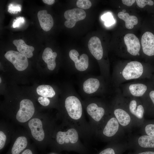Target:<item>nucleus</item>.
<instances>
[{
  "label": "nucleus",
  "mask_w": 154,
  "mask_h": 154,
  "mask_svg": "<svg viewBox=\"0 0 154 154\" xmlns=\"http://www.w3.org/2000/svg\"><path fill=\"white\" fill-rule=\"evenodd\" d=\"M152 70H145L142 64L136 61L127 63L122 69L117 70L118 82L142 77L151 78Z\"/></svg>",
  "instance_id": "nucleus-1"
},
{
  "label": "nucleus",
  "mask_w": 154,
  "mask_h": 154,
  "mask_svg": "<svg viewBox=\"0 0 154 154\" xmlns=\"http://www.w3.org/2000/svg\"><path fill=\"white\" fill-rule=\"evenodd\" d=\"M112 114L116 117L125 132L129 134L135 127L133 118L127 110L122 97L116 100Z\"/></svg>",
  "instance_id": "nucleus-2"
},
{
  "label": "nucleus",
  "mask_w": 154,
  "mask_h": 154,
  "mask_svg": "<svg viewBox=\"0 0 154 154\" xmlns=\"http://www.w3.org/2000/svg\"><path fill=\"white\" fill-rule=\"evenodd\" d=\"M101 127V135L106 139L113 141L124 140L126 133L112 114L107 117Z\"/></svg>",
  "instance_id": "nucleus-3"
},
{
  "label": "nucleus",
  "mask_w": 154,
  "mask_h": 154,
  "mask_svg": "<svg viewBox=\"0 0 154 154\" xmlns=\"http://www.w3.org/2000/svg\"><path fill=\"white\" fill-rule=\"evenodd\" d=\"M124 103L132 117L135 127H140L145 120V109L140 98L122 97Z\"/></svg>",
  "instance_id": "nucleus-4"
},
{
  "label": "nucleus",
  "mask_w": 154,
  "mask_h": 154,
  "mask_svg": "<svg viewBox=\"0 0 154 154\" xmlns=\"http://www.w3.org/2000/svg\"><path fill=\"white\" fill-rule=\"evenodd\" d=\"M129 149L133 151L154 150V136L141 135L129 137Z\"/></svg>",
  "instance_id": "nucleus-5"
},
{
  "label": "nucleus",
  "mask_w": 154,
  "mask_h": 154,
  "mask_svg": "<svg viewBox=\"0 0 154 154\" xmlns=\"http://www.w3.org/2000/svg\"><path fill=\"white\" fill-rule=\"evenodd\" d=\"M65 106L70 117L72 119L78 120L81 117L82 107L79 100L74 96H70L66 99Z\"/></svg>",
  "instance_id": "nucleus-6"
},
{
  "label": "nucleus",
  "mask_w": 154,
  "mask_h": 154,
  "mask_svg": "<svg viewBox=\"0 0 154 154\" xmlns=\"http://www.w3.org/2000/svg\"><path fill=\"white\" fill-rule=\"evenodd\" d=\"M35 111L33 102L29 99H23L20 102V108L17 113L16 119L20 122H26L31 118Z\"/></svg>",
  "instance_id": "nucleus-7"
},
{
  "label": "nucleus",
  "mask_w": 154,
  "mask_h": 154,
  "mask_svg": "<svg viewBox=\"0 0 154 154\" xmlns=\"http://www.w3.org/2000/svg\"><path fill=\"white\" fill-rule=\"evenodd\" d=\"M4 56L19 71L24 70L28 66L29 63L27 57L19 52L9 50L6 53Z\"/></svg>",
  "instance_id": "nucleus-8"
},
{
  "label": "nucleus",
  "mask_w": 154,
  "mask_h": 154,
  "mask_svg": "<svg viewBox=\"0 0 154 154\" xmlns=\"http://www.w3.org/2000/svg\"><path fill=\"white\" fill-rule=\"evenodd\" d=\"M64 16L66 19L64 23L65 26L71 28L75 26L77 22L84 19L86 17V15L83 9L74 8L65 11Z\"/></svg>",
  "instance_id": "nucleus-9"
},
{
  "label": "nucleus",
  "mask_w": 154,
  "mask_h": 154,
  "mask_svg": "<svg viewBox=\"0 0 154 154\" xmlns=\"http://www.w3.org/2000/svg\"><path fill=\"white\" fill-rule=\"evenodd\" d=\"M88 114L96 122L101 126L108 116H106V111L104 108L99 106L94 103L88 105L86 108Z\"/></svg>",
  "instance_id": "nucleus-10"
},
{
  "label": "nucleus",
  "mask_w": 154,
  "mask_h": 154,
  "mask_svg": "<svg viewBox=\"0 0 154 154\" xmlns=\"http://www.w3.org/2000/svg\"><path fill=\"white\" fill-rule=\"evenodd\" d=\"M78 135L76 130L73 128L69 129L66 131H59L56 135V140L58 143L63 144L64 143L74 144L78 139Z\"/></svg>",
  "instance_id": "nucleus-11"
},
{
  "label": "nucleus",
  "mask_w": 154,
  "mask_h": 154,
  "mask_svg": "<svg viewBox=\"0 0 154 154\" xmlns=\"http://www.w3.org/2000/svg\"><path fill=\"white\" fill-rule=\"evenodd\" d=\"M129 149L127 140L113 141L112 143L98 154H122Z\"/></svg>",
  "instance_id": "nucleus-12"
},
{
  "label": "nucleus",
  "mask_w": 154,
  "mask_h": 154,
  "mask_svg": "<svg viewBox=\"0 0 154 154\" xmlns=\"http://www.w3.org/2000/svg\"><path fill=\"white\" fill-rule=\"evenodd\" d=\"M69 56L70 58L75 63L76 68L78 71H84L86 70L88 66V57L85 54H82L78 59L79 54L75 49L71 50L69 52Z\"/></svg>",
  "instance_id": "nucleus-13"
},
{
  "label": "nucleus",
  "mask_w": 154,
  "mask_h": 154,
  "mask_svg": "<svg viewBox=\"0 0 154 154\" xmlns=\"http://www.w3.org/2000/svg\"><path fill=\"white\" fill-rule=\"evenodd\" d=\"M124 40L127 48V50L131 55H137L140 49V45L138 38L134 34L128 33L124 36Z\"/></svg>",
  "instance_id": "nucleus-14"
},
{
  "label": "nucleus",
  "mask_w": 154,
  "mask_h": 154,
  "mask_svg": "<svg viewBox=\"0 0 154 154\" xmlns=\"http://www.w3.org/2000/svg\"><path fill=\"white\" fill-rule=\"evenodd\" d=\"M145 109V114L154 117V89L151 87L145 95L140 98Z\"/></svg>",
  "instance_id": "nucleus-15"
},
{
  "label": "nucleus",
  "mask_w": 154,
  "mask_h": 154,
  "mask_svg": "<svg viewBox=\"0 0 154 154\" xmlns=\"http://www.w3.org/2000/svg\"><path fill=\"white\" fill-rule=\"evenodd\" d=\"M141 43L143 52L149 56L154 55V35L147 31L142 36Z\"/></svg>",
  "instance_id": "nucleus-16"
},
{
  "label": "nucleus",
  "mask_w": 154,
  "mask_h": 154,
  "mask_svg": "<svg viewBox=\"0 0 154 154\" xmlns=\"http://www.w3.org/2000/svg\"><path fill=\"white\" fill-rule=\"evenodd\" d=\"M151 87L142 83H135L129 84L128 86V97L141 98L146 93Z\"/></svg>",
  "instance_id": "nucleus-17"
},
{
  "label": "nucleus",
  "mask_w": 154,
  "mask_h": 154,
  "mask_svg": "<svg viewBox=\"0 0 154 154\" xmlns=\"http://www.w3.org/2000/svg\"><path fill=\"white\" fill-rule=\"evenodd\" d=\"M28 125L32 135L35 139L41 141L44 139V133L42 121L39 119L34 118L31 119L29 122Z\"/></svg>",
  "instance_id": "nucleus-18"
},
{
  "label": "nucleus",
  "mask_w": 154,
  "mask_h": 154,
  "mask_svg": "<svg viewBox=\"0 0 154 154\" xmlns=\"http://www.w3.org/2000/svg\"><path fill=\"white\" fill-rule=\"evenodd\" d=\"M89 49L94 58L97 60L102 59L103 51L100 39L96 37L91 38L88 44Z\"/></svg>",
  "instance_id": "nucleus-19"
},
{
  "label": "nucleus",
  "mask_w": 154,
  "mask_h": 154,
  "mask_svg": "<svg viewBox=\"0 0 154 154\" xmlns=\"http://www.w3.org/2000/svg\"><path fill=\"white\" fill-rule=\"evenodd\" d=\"M40 25L42 29L45 31H50L54 24V21L51 15L47 13L45 10L39 11L37 13Z\"/></svg>",
  "instance_id": "nucleus-20"
},
{
  "label": "nucleus",
  "mask_w": 154,
  "mask_h": 154,
  "mask_svg": "<svg viewBox=\"0 0 154 154\" xmlns=\"http://www.w3.org/2000/svg\"><path fill=\"white\" fill-rule=\"evenodd\" d=\"M57 56L56 52H53L51 48L49 47L46 48L43 52L42 58L44 61L47 64L49 70H53L56 66L55 60Z\"/></svg>",
  "instance_id": "nucleus-21"
},
{
  "label": "nucleus",
  "mask_w": 154,
  "mask_h": 154,
  "mask_svg": "<svg viewBox=\"0 0 154 154\" xmlns=\"http://www.w3.org/2000/svg\"><path fill=\"white\" fill-rule=\"evenodd\" d=\"M13 43L16 47L19 52L25 55L27 58H31L33 56V52L34 50V47L27 45L23 40L22 39L15 40L13 41Z\"/></svg>",
  "instance_id": "nucleus-22"
},
{
  "label": "nucleus",
  "mask_w": 154,
  "mask_h": 154,
  "mask_svg": "<svg viewBox=\"0 0 154 154\" xmlns=\"http://www.w3.org/2000/svg\"><path fill=\"white\" fill-rule=\"evenodd\" d=\"M100 85V82L98 79L90 78L86 80L84 82L83 90L87 94H92L98 90Z\"/></svg>",
  "instance_id": "nucleus-23"
},
{
  "label": "nucleus",
  "mask_w": 154,
  "mask_h": 154,
  "mask_svg": "<svg viewBox=\"0 0 154 154\" xmlns=\"http://www.w3.org/2000/svg\"><path fill=\"white\" fill-rule=\"evenodd\" d=\"M118 17L125 22L126 27L129 29H133L134 25H137L138 21L137 18L134 15H130L128 13H124L122 11L119 12Z\"/></svg>",
  "instance_id": "nucleus-24"
},
{
  "label": "nucleus",
  "mask_w": 154,
  "mask_h": 154,
  "mask_svg": "<svg viewBox=\"0 0 154 154\" xmlns=\"http://www.w3.org/2000/svg\"><path fill=\"white\" fill-rule=\"evenodd\" d=\"M140 128L141 134L154 136V119L145 120Z\"/></svg>",
  "instance_id": "nucleus-25"
},
{
  "label": "nucleus",
  "mask_w": 154,
  "mask_h": 154,
  "mask_svg": "<svg viewBox=\"0 0 154 154\" xmlns=\"http://www.w3.org/2000/svg\"><path fill=\"white\" fill-rule=\"evenodd\" d=\"M27 144V139L23 136L18 137L13 146L11 152L12 154H19L26 147Z\"/></svg>",
  "instance_id": "nucleus-26"
},
{
  "label": "nucleus",
  "mask_w": 154,
  "mask_h": 154,
  "mask_svg": "<svg viewBox=\"0 0 154 154\" xmlns=\"http://www.w3.org/2000/svg\"><path fill=\"white\" fill-rule=\"evenodd\" d=\"M37 94L42 96L52 98L55 94V92L52 88L50 86L42 85L38 86L36 89Z\"/></svg>",
  "instance_id": "nucleus-27"
},
{
  "label": "nucleus",
  "mask_w": 154,
  "mask_h": 154,
  "mask_svg": "<svg viewBox=\"0 0 154 154\" xmlns=\"http://www.w3.org/2000/svg\"><path fill=\"white\" fill-rule=\"evenodd\" d=\"M76 5L79 8L86 9L90 8L92 3L89 0H78L76 2Z\"/></svg>",
  "instance_id": "nucleus-28"
},
{
  "label": "nucleus",
  "mask_w": 154,
  "mask_h": 154,
  "mask_svg": "<svg viewBox=\"0 0 154 154\" xmlns=\"http://www.w3.org/2000/svg\"><path fill=\"white\" fill-rule=\"evenodd\" d=\"M137 5L141 8L144 7L146 5L152 6L154 4L153 2L151 0H135Z\"/></svg>",
  "instance_id": "nucleus-29"
},
{
  "label": "nucleus",
  "mask_w": 154,
  "mask_h": 154,
  "mask_svg": "<svg viewBox=\"0 0 154 154\" xmlns=\"http://www.w3.org/2000/svg\"><path fill=\"white\" fill-rule=\"evenodd\" d=\"M38 100L40 104L44 106H48L50 103V100L48 98L42 96L38 97Z\"/></svg>",
  "instance_id": "nucleus-30"
},
{
  "label": "nucleus",
  "mask_w": 154,
  "mask_h": 154,
  "mask_svg": "<svg viewBox=\"0 0 154 154\" xmlns=\"http://www.w3.org/2000/svg\"><path fill=\"white\" fill-rule=\"evenodd\" d=\"M6 139V137L5 133L2 131H0V149L4 147Z\"/></svg>",
  "instance_id": "nucleus-31"
},
{
  "label": "nucleus",
  "mask_w": 154,
  "mask_h": 154,
  "mask_svg": "<svg viewBox=\"0 0 154 154\" xmlns=\"http://www.w3.org/2000/svg\"><path fill=\"white\" fill-rule=\"evenodd\" d=\"M128 154H154V150L133 151L129 153Z\"/></svg>",
  "instance_id": "nucleus-32"
},
{
  "label": "nucleus",
  "mask_w": 154,
  "mask_h": 154,
  "mask_svg": "<svg viewBox=\"0 0 154 154\" xmlns=\"http://www.w3.org/2000/svg\"><path fill=\"white\" fill-rule=\"evenodd\" d=\"M24 22V18L23 17H20L15 20L13 24V27L15 28L19 26L21 23H23Z\"/></svg>",
  "instance_id": "nucleus-33"
},
{
  "label": "nucleus",
  "mask_w": 154,
  "mask_h": 154,
  "mask_svg": "<svg viewBox=\"0 0 154 154\" xmlns=\"http://www.w3.org/2000/svg\"><path fill=\"white\" fill-rule=\"evenodd\" d=\"M105 25L106 26H110L114 24L115 22V20L113 17H112L105 21Z\"/></svg>",
  "instance_id": "nucleus-34"
},
{
  "label": "nucleus",
  "mask_w": 154,
  "mask_h": 154,
  "mask_svg": "<svg viewBox=\"0 0 154 154\" xmlns=\"http://www.w3.org/2000/svg\"><path fill=\"white\" fill-rule=\"evenodd\" d=\"M21 10V8L18 6H13L11 4L9 6V11H10L11 12H14L16 11H19Z\"/></svg>",
  "instance_id": "nucleus-35"
},
{
  "label": "nucleus",
  "mask_w": 154,
  "mask_h": 154,
  "mask_svg": "<svg viewBox=\"0 0 154 154\" xmlns=\"http://www.w3.org/2000/svg\"><path fill=\"white\" fill-rule=\"evenodd\" d=\"M135 0H122L123 3L128 6H130L134 3Z\"/></svg>",
  "instance_id": "nucleus-36"
},
{
  "label": "nucleus",
  "mask_w": 154,
  "mask_h": 154,
  "mask_svg": "<svg viewBox=\"0 0 154 154\" xmlns=\"http://www.w3.org/2000/svg\"><path fill=\"white\" fill-rule=\"evenodd\" d=\"M113 17L112 14L110 13H108L103 15L101 17L102 20L106 21L107 19Z\"/></svg>",
  "instance_id": "nucleus-37"
},
{
  "label": "nucleus",
  "mask_w": 154,
  "mask_h": 154,
  "mask_svg": "<svg viewBox=\"0 0 154 154\" xmlns=\"http://www.w3.org/2000/svg\"><path fill=\"white\" fill-rule=\"evenodd\" d=\"M42 1L44 3L48 5H51L55 2L54 0H43Z\"/></svg>",
  "instance_id": "nucleus-38"
},
{
  "label": "nucleus",
  "mask_w": 154,
  "mask_h": 154,
  "mask_svg": "<svg viewBox=\"0 0 154 154\" xmlns=\"http://www.w3.org/2000/svg\"><path fill=\"white\" fill-rule=\"evenodd\" d=\"M22 154H33L31 151L29 149H27L25 150Z\"/></svg>",
  "instance_id": "nucleus-39"
},
{
  "label": "nucleus",
  "mask_w": 154,
  "mask_h": 154,
  "mask_svg": "<svg viewBox=\"0 0 154 154\" xmlns=\"http://www.w3.org/2000/svg\"><path fill=\"white\" fill-rule=\"evenodd\" d=\"M151 78L152 79L151 84L152 86L154 88V75L152 76Z\"/></svg>",
  "instance_id": "nucleus-40"
},
{
  "label": "nucleus",
  "mask_w": 154,
  "mask_h": 154,
  "mask_svg": "<svg viewBox=\"0 0 154 154\" xmlns=\"http://www.w3.org/2000/svg\"><path fill=\"white\" fill-rule=\"evenodd\" d=\"M122 12L124 13H125L126 12V10L125 9H123L122 10Z\"/></svg>",
  "instance_id": "nucleus-41"
},
{
  "label": "nucleus",
  "mask_w": 154,
  "mask_h": 154,
  "mask_svg": "<svg viewBox=\"0 0 154 154\" xmlns=\"http://www.w3.org/2000/svg\"><path fill=\"white\" fill-rule=\"evenodd\" d=\"M1 78L0 77V83H1Z\"/></svg>",
  "instance_id": "nucleus-42"
},
{
  "label": "nucleus",
  "mask_w": 154,
  "mask_h": 154,
  "mask_svg": "<svg viewBox=\"0 0 154 154\" xmlns=\"http://www.w3.org/2000/svg\"><path fill=\"white\" fill-rule=\"evenodd\" d=\"M119 8H120V6H119Z\"/></svg>",
  "instance_id": "nucleus-43"
}]
</instances>
